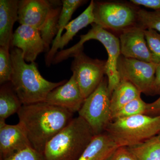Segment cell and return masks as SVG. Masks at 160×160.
Wrapping results in <instances>:
<instances>
[{
	"instance_id": "277c9868",
	"label": "cell",
	"mask_w": 160,
	"mask_h": 160,
	"mask_svg": "<svg viewBox=\"0 0 160 160\" xmlns=\"http://www.w3.org/2000/svg\"><path fill=\"white\" fill-rule=\"evenodd\" d=\"M106 132L118 147L133 146L156 136L160 132V114H140L113 120Z\"/></svg>"
},
{
	"instance_id": "1f68e13d",
	"label": "cell",
	"mask_w": 160,
	"mask_h": 160,
	"mask_svg": "<svg viewBox=\"0 0 160 160\" xmlns=\"http://www.w3.org/2000/svg\"><path fill=\"white\" fill-rule=\"evenodd\" d=\"M157 136L158 138H160V132L159 133V134H158Z\"/></svg>"
},
{
	"instance_id": "484cf974",
	"label": "cell",
	"mask_w": 160,
	"mask_h": 160,
	"mask_svg": "<svg viewBox=\"0 0 160 160\" xmlns=\"http://www.w3.org/2000/svg\"><path fill=\"white\" fill-rule=\"evenodd\" d=\"M145 38L151 52L152 62H160V33L152 29L145 30Z\"/></svg>"
},
{
	"instance_id": "5b68a950",
	"label": "cell",
	"mask_w": 160,
	"mask_h": 160,
	"mask_svg": "<svg viewBox=\"0 0 160 160\" xmlns=\"http://www.w3.org/2000/svg\"><path fill=\"white\" fill-rule=\"evenodd\" d=\"M90 40L100 42L105 47L108 53L106 75L108 79V90L111 97L112 92L121 81L118 70V62L121 54L118 38L110 32L93 23L92 28L86 34L80 36L78 42L69 49L58 52L56 55V60L60 63L69 57H72L77 52L83 49L84 43Z\"/></svg>"
},
{
	"instance_id": "44dd1931",
	"label": "cell",
	"mask_w": 160,
	"mask_h": 160,
	"mask_svg": "<svg viewBox=\"0 0 160 160\" xmlns=\"http://www.w3.org/2000/svg\"><path fill=\"white\" fill-rule=\"evenodd\" d=\"M127 148L136 160H160V138L157 136Z\"/></svg>"
},
{
	"instance_id": "ba28073f",
	"label": "cell",
	"mask_w": 160,
	"mask_h": 160,
	"mask_svg": "<svg viewBox=\"0 0 160 160\" xmlns=\"http://www.w3.org/2000/svg\"><path fill=\"white\" fill-rule=\"evenodd\" d=\"M71 69L85 99L95 91L106 74V61L92 59L80 49L72 55Z\"/></svg>"
},
{
	"instance_id": "83f0119b",
	"label": "cell",
	"mask_w": 160,
	"mask_h": 160,
	"mask_svg": "<svg viewBox=\"0 0 160 160\" xmlns=\"http://www.w3.org/2000/svg\"><path fill=\"white\" fill-rule=\"evenodd\" d=\"M104 160H136L127 147H118Z\"/></svg>"
},
{
	"instance_id": "3957f363",
	"label": "cell",
	"mask_w": 160,
	"mask_h": 160,
	"mask_svg": "<svg viewBox=\"0 0 160 160\" xmlns=\"http://www.w3.org/2000/svg\"><path fill=\"white\" fill-rule=\"evenodd\" d=\"M95 136L90 126L78 116L46 144L45 160H78Z\"/></svg>"
},
{
	"instance_id": "cb8c5ba5",
	"label": "cell",
	"mask_w": 160,
	"mask_h": 160,
	"mask_svg": "<svg viewBox=\"0 0 160 160\" xmlns=\"http://www.w3.org/2000/svg\"><path fill=\"white\" fill-rule=\"evenodd\" d=\"M138 23L144 29H154L160 33V10L148 11L145 9H139Z\"/></svg>"
},
{
	"instance_id": "e0dca14e",
	"label": "cell",
	"mask_w": 160,
	"mask_h": 160,
	"mask_svg": "<svg viewBox=\"0 0 160 160\" xmlns=\"http://www.w3.org/2000/svg\"><path fill=\"white\" fill-rule=\"evenodd\" d=\"M86 1L83 0H63L62 1V10L60 13L58 24V32L52 43L51 49L47 52L45 59L46 66H49L52 63V60L58 52V46L62 37V32L69 23L72 16L78 7Z\"/></svg>"
},
{
	"instance_id": "6da1fadb",
	"label": "cell",
	"mask_w": 160,
	"mask_h": 160,
	"mask_svg": "<svg viewBox=\"0 0 160 160\" xmlns=\"http://www.w3.org/2000/svg\"><path fill=\"white\" fill-rule=\"evenodd\" d=\"M17 113L32 147L43 154L46 144L70 122L74 114L46 102L23 105Z\"/></svg>"
},
{
	"instance_id": "d6a6232c",
	"label": "cell",
	"mask_w": 160,
	"mask_h": 160,
	"mask_svg": "<svg viewBox=\"0 0 160 160\" xmlns=\"http://www.w3.org/2000/svg\"></svg>"
},
{
	"instance_id": "30bf717a",
	"label": "cell",
	"mask_w": 160,
	"mask_h": 160,
	"mask_svg": "<svg viewBox=\"0 0 160 160\" xmlns=\"http://www.w3.org/2000/svg\"><path fill=\"white\" fill-rule=\"evenodd\" d=\"M145 30L138 24L120 33L118 38L121 55L146 62H152L151 52L145 38Z\"/></svg>"
},
{
	"instance_id": "d6986e66",
	"label": "cell",
	"mask_w": 160,
	"mask_h": 160,
	"mask_svg": "<svg viewBox=\"0 0 160 160\" xmlns=\"http://www.w3.org/2000/svg\"><path fill=\"white\" fill-rule=\"evenodd\" d=\"M23 105L15 92L10 82L1 85L0 88V122L18 113Z\"/></svg>"
},
{
	"instance_id": "603a6c76",
	"label": "cell",
	"mask_w": 160,
	"mask_h": 160,
	"mask_svg": "<svg viewBox=\"0 0 160 160\" xmlns=\"http://www.w3.org/2000/svg\"><path fill=\"white\" fill-rule=\"evenodd\" d=\"M147 104L141 97L127 103L112 115V121L140 114H146Z\"/></svg>"
},
{
	"instance_id": "7a4b0ae2",
	"label": "cell",
	"mask_w": 160,
	"mask_h": 160,
	"mask_svg": "<svg viewBox=\"0 0 160 160\" xmlns=\"http://www.w3.org/2000/svg\"><path fill=\"white\" fill-rule=\"evenodd\" d=\"M10 53L13 71L10 82L23 105L45 102L52 90L67 82H52L44 78L35 62L26 63L21 49L13 48Z\"/></svg>"
},
{
	"instance_id": "4dcf8cb0",
	"label": "cell",
	"mask_w": 160,
	"mask_h": 160,
	"mask_svg": "<svg viewBox=\"0 0 160 160\" xmlns=\"http://www.w3.org/2000/svg\"><path fill=\"white\" fill-rule=\"evenodd\" d=\"M148 114L156 115V116L160 114V96L153 102L147 104L146 115Z\"/></svg>"
},
{
	"instance_id": "7402d4cb",
	"label": "cell",
	"mask_w": 160,
	"mask_h": 160,
	"mask_svg": "<svg viewBox=\"0 0 160 160\" xmlns=\"http://www.w3.org/2000/svg\"><path fill=\"white\" fill-rule=\"evenodd\" d=\"M62 8L61 7L52 8L49 11L46 22L39 31L41 37L44 41L46 50L49 52V46L56 37L58 32V24Z\"/></svg>"
},
{
	"instance_id": "8992f818",
	"label": "cell",
	"mask_w": 160,
	"mask_h": 160,
	"mask_svg": "<svg viewBox=\"0 0 160 160\" xmlns=\"http://www.w3.org/2000/svg\"><path fill=\"white\" fill-rule=\"evenodd\" d=\"M139 9L131 2H94V24L120 34L137 25Z\"/></svg>"
},
{
	"instance_id": "f1b7e54d",
	"label": "cell",
	"mask_w": 160,
	"mask_h": 160,
	"mask_svg": "<svg viewBox=\"0 0 160 160\" xmlns=\"http://www.w3.org/2000/svg\"><path fill=\"white\" fill-rule=\"evenodd\" d=\"M135 6H142L155 10H160V0H130Z\"/></svg>"
},
{
	"instance_id": "9c48e42d",
	"label": "cell",
	"mask_w": 160,
	"mask_h": 160,
	"mask_svg": "<svg viewBox=\"0 0 160 160\" xmlns=\"http://www.w3.org/2000/svg\"><path fill=\"white\" fill-rule=\"evenodd\" d=\"M157 64L120 56L118 70L121 81L129 82L141 92L151 95Z\"/></svg>"
},
{
	"instance_id": "4fadbf2b",
	"label": "cell",
	"mask_w": 160,
	"mask_h": 160,
	"mask_svg": "<svg viewBox=\"0 0 160 160\" xmlns=\"http://www.w3.org/2000/svg\"><path fill=\"white\" fill-rule=\"evenodd\" d=\"M29 147H32L31 144L21 124L11 125L0 122V160Z\"/></svg>"
},
{
	"instance_id": "52a82bcc",
	"label": "cell",
	"mask_w": 160,
	"mask_h": 160,
	"mask_svg": "<svg viewBox=\"0 0 160 160\" xmlns=\"http://www.w3.org/2000/svg\"><path fill=\"white\" fill-rule=\"evenodd\" d=\"M78 112L89 124L95 135L105 132L112 121L111 96L107 78H104L98 88L86 98Z\"/></svg>"
},
{
	"instance_id": "9a60e30c",
	"label": "cell",
	"mask_w": 160,
	"mask_h": 160,
	"mask_svg": "<svg viewBox=\"0 0 160 160\" xmlns=\"http://www.w3.org/2000/svg\"><path fill=\"white\" fill-rule=\"evenodd\" d=\"M18 0L0 1V46L10 49L13 26L18 21Z\"/></svg>"
},
{
	"instance_id": "4316f807",
	"label": "cell",
	"mask_w": 160,
	"mask_h": 160,
	"mask_svg": "<svg viewBox=\"0 0 160 160\" xmlns=\"http://www.w3.org/2000/svg\"><path fill=\"white\" fill-rule=\"evenodd\" d=\"M4 160H45L44 155L29 147L16 152Z\"/></svg>"
},
{
	"instance_id": "7c38bea8",
	"label": "cell",
	"mask_w": 160,
	"mask_h": 160,
	"mask_svg": "<svg viewBox=\"0 0 160 160\" xmlns=\"http://www.w3.org/2000/svg\"><path fill=\"white\" fill-rule=\"evenodd\" d=\"M85 100L75 77L72 74L66 83L52 90L45 102L74 113L78 112Z\"/></svg>"
},
{
	"instance_id": "5bb4252c",
	"label": "cell",
	"mask_w": 160,
	"mask_h": 160,
	"mask_svg": "<svg viewBox=\"0 0 160 160\" xmlns=\"http://www.w3.org/2000/svg\"><path fill=\"white\" fill-rule=\"evenodd\" d=\"M52 7L51 2L46 0H20L18 21L21 25L32 26L39 30Z\"/></svg>"
},
{
	"instance_id": "ac0fdd59",
	"label": "cell",
	"mask_w": 160,
	"mask_h": 160,
	"mask_svg": "<svg viewBox=\"0 0 160 160\" xmlns=\"http://www.w3.org/2000/svg\"><path fill=\"white\" fill-rule=\"evenodd\" d=\"M94 2L93 0L91 1L89 6L82 14L67 24L65 28L66 32L62 35L58 44V49L62 50L80 30L89 24L94 23Z\"/></svg>"
},
{
	"instance_id": "d4e9b609",
	"label": "cell",
	"mask_w": 160,
	"mask_h": 160,
	"mask_svg": "<svg viewBox=\"0 0 160 160\" xmlns=\"http://www.w3.org/2000/svg\"><path fill=\"white\" fill-rule=\"evenodd\" d=\"M12 62L9 49L0 47V84L1 85L11 81L12 73Z\"/></svg>"
},
{
	"instance_id": "f546056e",
	"label": "cell",
	"mask_w": 160,
	"mask_h": 160,
	"mask_svg": "<svg viewBox=\"0 0 160 160\" xmlns=\"http://www.w3.org/2000/svg\"><path fill=\"white\" fill-rule=\"evenodd\" d=\"M160 95V62L157 65L155 72V77L151 95Z\"/></svg>"
},
{
	"instance_id": "2e32d148",
	"label": "cell",
	"mask_w": 160,
	"mask_h": 160,
	"mask_svg": "<svg viewBox=\"0 0 160 160\" xmlns=\"http://www.w3.org/2000/svg\"><path fill=\"white\" fill-rule=\"evenodd\" d=\"M118 147L106 132L96 135L78 160H104Z\"/></svg>"
},
{
	"instance_id": "ffe728a7",
	"label": "cell",
	"mask_w": 160,
	"mask_h": 160,
	"mask_svg": "<svg viewBox=\"0 0 160 160\" xmlns=\"http://www.w3.org/2000/svg\"><path fill=\"white\" fill-rule=\"evenodd\" d=\"M141 93L131 83L122 80L112 94V115L127 103L141 97Z\"/></svg>"
},
{
	"instance_id": "8fae6325",
	"label": "cell",
	"mask_w": 160,
	"mask_h": 160,
	"mask_svg": "<svg viewBox=\"0 0 160 160\" xmlns=\"http://www.w3.org/2000/svg\"><path fill=\"white\" fill-rule=\"evenodd\" d=\"M11 46L21 49L26 62H33L40 53L46 50L39 30L26 25H20L12 36Z\"/></svg>"
}]
</instances>
